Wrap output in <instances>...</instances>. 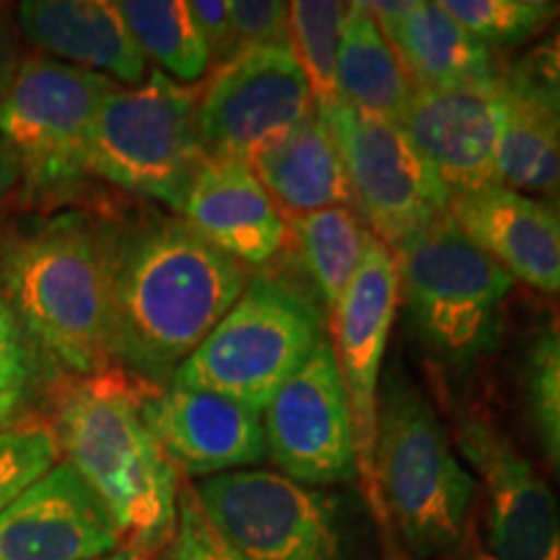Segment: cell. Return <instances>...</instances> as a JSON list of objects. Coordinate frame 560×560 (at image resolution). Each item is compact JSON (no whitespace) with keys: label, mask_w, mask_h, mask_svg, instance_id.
<instances>
[{"label":"cell","mask_w":560,"mask_h":560,"mask_svg":"<svg viewBox=\"0 0 560 560\" xmlns=\"http://www.w3.org/2000/svg\"><path fill=\"white\" fill-rule=\"evenodd\" d=\"M104 236L112 363L166 387L236 304L249 272L185 219L161 210L104 221Z\"/></svg>","instance_id":"obj_1"},{"label":"cell","mask_w":560,"mask_h":560,"mask_svg":"<svg viewBox=\"0 0 560 560\" xmlns=\"http://www.w3.org/2000/svg\"><path fill=\"white\" fill-rule=\"evenodd\" d=\"M145 387L115 366L73 376L55 395L50 423L62 462L107 511L122 548L143 558L170 548L182 490L179 472L143 418Z\"/></svg>","instance_id":"obj_2"},{"label":"cell","mask_w":560,"mask_h":560,"mask_svg":"<svg viewBox=\"0 0 560 560\" xmlns=\"http://www.w3.org/2000/svg\"><path fill=\"white\" fill-rule=\"evenodd\" d=\"M3 296L26 335L73 376L112 369L104 221L60 213L16 236L0 260Z\"/></svg>","instance_id":"obj_3"},{"label":"cell","mask_w":560,"mask_h":560,"mask_svg":"<svg viewBox=\"0 0 560 560\" xmlns=\"http://www.w3.org/2000/svg\"><path fill=\"white\" fill-rule=\"evenodd\" d=\"M376 482L387 522H395L418 560H433L462 542L478 482L433 402L400 363H392L380 384Z\"/></svg>","instance_id":"obj_4"},{"label":"cell","mask_w":560,"mask_h":560,"mask_svg":"<svg viewBox=\"0 0 560 560\" xmlns=\"http://www.w3.org/2000/svg\"><path fill=\"white\" fill-rule=\"evenodd\" d=\"M405 325L433 363L465 374L499 346L516 280L446 219L395 252Z\"/></svg>","instance_id":"obj_5"},{"label":"cell","mask_w":560,"mask_h":560,"mask_svg":"<svg viewBox=\"0 0 560 560\" xmlns=\"http://www.w3.org/2000/svg\"><path fill=\"white\" fill-rule=\"evenodd\" d=\"M322 340V314L312 293L278 276L249 278L170 384L213 392L262 412Z\"/></svg>","instance_id":"obj_6"},{"label":"cell","mask_w":560,"mask_h":560,"mask_svg":"<svg viewBox=\"0 0 560 560\" xmlns=\"http://www.w3.org/2000/svg\"><path fill=\"white\" fill-rule=\"evenodd\" d=\"M195 91L151 70L138 86H115L96 112L89 174L122 192L164 202L179 213L208 151Z\"/></svg>","instance_id":"obj_7"},{"label":"cell","mask_w":560,"mask_h":560,"mask_svg":"<svg viewBox=\"0 0 560 560\" xmlns=\"http://www.w3.org/2000/svg\"><path fill=\"white\" fill-rule=\"evenodd\" d=\"M117 83L50 58H26L0 94V136L19 164V192L55 206L81 190L96 112Z\"/></svg>","instance_id":"obj_8"},{"label":"cell","mask_w":560,"mask_h":560,"mask_svg":"<svg viewBox=\"0 0 560 560\" xmlns=\"http://www.w3.org/2000/svg\"><path fill=\"white\" fill-rule=\"evenodd\" d=\"M338 143L350 200L363 226L395 252L446 219L450 187L420 159L397 122L335 100L317 107Z\"/></svg>","instance_id":"obj_9"},{"label":"cell","mask_w":560,"mask_h":560,"mask_svg":"<svg viewBox=\"0 0 560 560\" xmlns=\"http://www.w3.org/2000/svg\"><path fill=\"white\" fill-rule=\"evenodd\" d=\"M195 490L206 520L244 560H335L338 503L270 470L202 478Z\"/></svg>","instance_id":"obj_10"},{"label":"cell","mask_w":560,"mask_h":560,"mask_svg":"<svg viewBox=\"0 0 560 560\" xmlns=\"http://www.w3.org/2000/svg\"><path fill=\"white\" fill-rule=\"evenodd\" d=\"M317 112L291 45L236 55L215 70L198 100L208 156L255 161Z\"/></svg>","instance_id":"obj_11"},{"label":"cell","mask_w":560,"mask_h":560,"mask_svg":"<svg viewBox=\"0 0 560 560\" xmlns=\"http://www.w3.org/2000/svg\"><path fill=\"white\" fill-rule=\"evenodd\" d=\"M397 304V268L387 244L371 236L359 272L330 314L335 332V359L346 387L355 436V475L376 522L389 527L376 482V410L384 353Z\"/></svg>","instance_id":"obj_12"},{"label":"cell","mask_w":560,"mask_h":560,"mask_svg":"<svg viewBox=\"0 0 560 560\" xmlns=\"http://www.w3.org/2000/svg\"><path fill=\"white\" fill-rule=\"evenodd\" d=\"M265 446L280 475L301 486L355 478V436L330 340L285 380L262 410Z\"/></svg>","instance_id":"obj_13"},{"label":"cell","mask_w":560,"mask_h":560,"mask_svg":"<svg viewBox=\"0 0 560 560\" xmlns=\"http://www.w3.org/2000/svg\"><path fill=\"white\" fill-rule=\"evenodd\" d=\"M457 446L486 499L495 560H560V501L506 433L482 412H459Z\"/></svg>","instance_id":"obj_14"},{"label":"cell","mask_w":560,"mask_h":560,"mask_svg":"<svg viewBox=\"0 0 560 560\" xmlns=\"http://www.w3.org/2000/svg\"><path fill=\"white\" fill-rule=\"evenodd\" d=\"M143 418L177 472L213 478L268 457L262 412L213 392L149 384Z\"/></svg>","instance_id":"obj_15"},{"label":"cell","mask_w":560,"mask_h":560,"mask_svg":"<svg viewBox=\"0 0 560 560\" xmlns=\"http://www.w3.org/2000/svg\"><path fill=\"white\" fill-rule=\"evenodd\" d=\"M117 550L115 524L68 462L0 514V560H96Z\"/></svg>","instance_id":"obj_16"},{"label":"cell","mask_w":560,"mask_h":560,"mask_svg":"<svg viewBox=\"0 0 560 560\" xmlns=\"http://www.w3.org/2000/svg\"><path fill=\"white\" fill-rule=\"evenodd\" d=\"M177 215L242 268H265L289 242V221L244 159L208 156Z\"/></svg>","instance_id":"obj_17"},{"label":"cell","mask_w":560,"mask_h":560,"mask_svg":"<svg viewBox=\"0 0 560 560\" xmlns=\"http://www.w3.org/2000/svg\"><path fill=\"white\" fill-rule=\"evenodd\" d=\"M395 47L416 89L499 91L506 68L441 3L382 0L361 3Z\"/></svg>","instance_id":"obj_18"},{"label":"cell","mask_w":560,"mask_h":560,"mask_svg":"<svg viewBox=\"0 0 560 560\" xmlns=\"http://www.w3.org/2000/svg\"><path fill=\"white\" fill-rule=\"evenodd\" d=\"M499 91L416 89L400 117L405 138L450 192L495 185Z\"/></svg>","instance_id":"obj_19"},{"label":"cell","mask_w":560,"mask_h":560,"mask_svg":"<svg viewBox=\"0 0 560 560\" xmlns=\"http://www.w3.org/2000/svg\"><path fill=\"white\" fill-rule=\"evenodd\" d=\"M446 215L511 278L560 296V240L542 200L495 182L452 192Z\"/></svg>","instance_id":"obj_20"},{"label":"cell","mask_w":560,"mask_h":560,"mask_svg":"<svg viewBox=\"0 0 560 560\" xmlns=\"http://www.w3.org/2000/svg\"><path fill=\"white\" fill-rule=\"evenodd\" d=\"M30 45L91 73L107 75L117 86H138L145 79V58L130 37L117 3L107 0H24L13 11Z\"/></svg>","instance_id":"obj_21"},{"label":"cell","mask_w":560,"mask_h":560,"mask_svg":"<svg viewBox=\"0 0 560 560\" xmlns=\"http://www.w3.org/2000/svg\"><path fill=\"white\" fill-rule=\"evenodd\" d=\"M252 170L276 200L283 219L291 215L293 221L338 206L353 208L338 143L317 112L283 140L262 151L252 161Z\"/></svg>","instance_id":"obj_22"},{"label":"cell","mask_w":560,"mask_h":560,"mask_svg":"<svg viewBox=\"0 0 560 560\" xmlns=\"http://www.w3.org/2000/svg\"><path fill=\"white\" fill-rule=\"evenodd\" d=\"M335 86L340 102L392 122H400L416 91L395 47L361 3H348Z\"/></svg>","instance_id":"obj_23"},{"label":"cell","mask_w":560,"mask_h":560,"mask_svg":"<svg viewBox=\"0 0 560 560\" xmlns=\"http://www.w3.org/2000/svg\"><path fill=\"white\" fill-rule=\"evenodd\" d=\"M499 104V145L495 174L499 185L527 195L560 190V122L529 107L506 89L495 94Z\"/></svg>","instance_id":"obj_24"},{"label":"cell","mask_w":560,"mask_h":560,"mask_svg":"<svg viewBox=\"0 0 560 560\" xmlns=\"http://www.w3.org/2000/svg\"><path fill=\"white\" fill-rule=\"evenodd\" d=\"M289 234L314 293L322 299L327 314H332L361 268L371 231L363 226L353 208L338 206L293 219Z\"/></svg>","instance_id":"obj_25"},{"label":"cell","mask_w":560,"mask_h":560,"mask_svg":"<svg viewBox=\"0 0 560 560\" xmlns=\"http://www.w3.org/2000/svg\"><path fill=\"white\" fill-rule=\"evenodd\" d=\"M117 11L128 24L130 37L145 60H153L161 73L190 86L210 68L206 39L195 24L190 3L182 0H120Z\"/></svg>","instance_id":"obj_26"},{"label":"cell","mask_w":560,"mask_h":560,"mask_svg":"<svg viewBox=\"0 0 560 560\" xmlns=\"http://www.w3.org/2000/svg\"><path fill=\"white\" fill-rule=\"evenodd\" d=\"M346 13L348 3H338V0L289 3V45L310 81L317 107L338 100L335 68H338V47Z\"/></svg>","instance_id":"obj_27"},{"label":"cell","mask_w":560,"mask_h":560,"mask_svg":"<svg viewBox=\"0 0 560 560\" xmlns=\"http://www.w3.org/2000/svg\"><path fill=\"white\" fill-rule=\"evenodd\" d=\"M524 392L537 439L560 478V314L545 322L529 342Z\"/></svg>","instance_id":"obj_28"},{"label":"cell","mask_w":560,"mask_h":560,"mask_svg":"<svg viewBox=\"0 0 560 560\" xmlns=\"http://www.w3.org/2000/svg\"><path fill=\"white\" fill-rule=\"evenodd\" d=\"M441 5L490 50L522 45L560 13L558 3L545 0H444Z\"/></svg>","instance_id":"obj_29"},{"label":"cell","mask_w":560,"mask_h":560,"mask_svg":"<svg viewBox=\"0 0 560 560\" xmlns=\"http://www.w3.org/2000/svg\"><path fill=\"white\" fill-rule=\"evenodd\" d=\"M60 444L50 423L21 420L0 429V514L60 462Z\"/></svg>","instance_id":"obj_30"},{"label":"cell","mask_w":560,"mask_h":560,"mask_svg":"<svg viewBox=\"0 0 560 560\" xmlns=\"http://www.w3.org/2000/svg\"><path fill=\"white\" fill-rule=\"evenodd\" d=\"M503 89L560 122V26L511 62Z\"/></svg>","instance_id":"obj_31"},{"label":"cell","mask_w":560,"mask_h":560,"mask_svg":"<svg viewBox=\"0 0 560 560\" xmlns=\"http://www.w3.org/2000/svg\"><path fill=\"white\" fill-rule=\"evenodd\" d=\"M166 550H170V560H244L240 552L223 542L213 524L206 520L192 488L179 490L177 529Z\"/></svg>","instance_id":"obj_32"},{"label":"cell","mask_w":560,"mask_h":560,"mask_svg":"<svg viewBox=\"0 0 560 560\" xmlns=\"http://www.w3.org/2000/svg\"><path fill=\"white\" fill-rule=\"evenodd\" d=\"M229 21L236 50L289 45V3L280 0H234L229 3Z\"/></svg>","instance_id":"obj_33"},{"label":"cell","mask_w":560,"mask_h":560,"mask_svg":"<svg viewBox=\"0 0 560 560\" xmlns=\"http://www.w3.org/2000/svg\"><path fill=\"white\" fill-rule=\"evenodd\" d=\"M32 371L26 330L0 291V392H21L30 384Z\"/></svg>","instance_id":"obj_34"},{"label":"cell","mask_w":560,"mask_h":560,"mask_svg":"<svg viewBox=\"0 0 560 560\" xmlns=\"http://www.w3.org/2000/svg\"><path fill=\"white\" fill-rule=\"evenodd\" d=\"M190 13L202 39H206L210 66L215 62V68H223L240 55L234 32H231L229 3H223V0H195V3H190Z\"/></svg>","instance_id":"obj_35"},{"label":"cell","mask_w":560,"mask_h":560,"mask_svg":"<svg viewBox=\"0 0 560 560\" xmlns=\"http://www.w3.org/2000/svg\"><path fill=\"white\" fill-rule=\"evenodd\" d=\"M19 47H16V37H13V30L9 24V19L0 13V94H3L5 86H9L13 73L19 68Z\"/></svg>","instance_id":"obj_36"},{"label":"cell","mask_w":560,"mask_h":560,"mask_svg":"<svg viewBox=\"0 0 560 560\" xmlns=\"http://www.w3.org/2000/svg\"><path fill=\"white\" fill-rule=\"evenodd\" d=\"M19 190V164L13 156L11 145L5 143V138L0 136V213H3L5 202L13 198V192Z\"/></svg>","instance_id":"obj_37"},{"label":"cell","mask_w":560,"mask_h":560,"mask_svg":"<svg viewBox=\"0 0 560 560\" xmlns=\"http://www.w3.org/2000/svg\"><path fill=\"white\" fill-rule=\"evenodd\" d=\"M21 410V392H0V429L16 423Z\"/></svg>","instance_id":"obj_38"},{"label":"cell","mask_w":560,"mask_h":560,"mask_svg":"<svg viewBox=\"0 0 560 560\" xmlns=\"http://www.w3.org/2000/svg\"><path fill=\"white\" fill-rule=\"evenodd\" d=\"M542 206H545V210H548V213H550V221H552V226H556L558 240H560V190L545 195Z\"/></svg>","instance_id":"obj_39"},{"label":"cell","mask_w":560,"mask_h":560,"mask_svg":"<svg viewBox=\"0 0 560 560\" xmlns=\"http://www.w3.org/2000/svg\"><path fill=\"white\" fill-rule=\"evenodd\" d=\"M96 560H145V558L138 556V552H130V550H117V552H112V556H104Z\"/></svg>","instance_id":"obj_40"},{"label":"cell","mask_w":560,"mask_h":560,"mask_svg":"<svg viewBox=\"0 0 560 560\" xmlns=\"http://www.w3.org/2000/svg\"><path fill=\"white\" fill-rule=\"evenodd\" d=\"M164 560H170V558H164Z\"/></svg>","instance_id":"obj_41"}]
</instances>
